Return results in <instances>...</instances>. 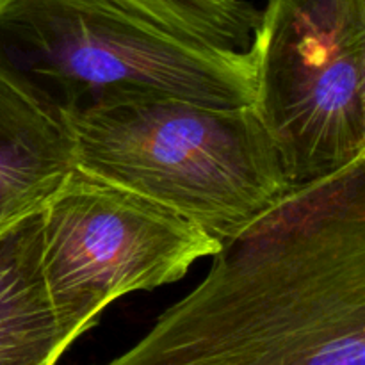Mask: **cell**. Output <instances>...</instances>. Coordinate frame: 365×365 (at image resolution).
Returning <instances> with one entry per match:
<instances>
[{
    "label": "cell",
    "instance_id": "52a82bcc",
    "mask_svg": "<svg viewBox=\"0 0 365 365\" xmlns=\"http://www.w3.org/2000/svg\"><path fill=\"white\" fill-rule=\"evenodd\" d=\"M77 339L43 285L36 216L0 241V365H57Z\"/></svg>",
    "mask_w": 365,
    "mask_h": 365
},
{
    "label": "cell",
    "instance_id": "277c9868",
    "mask_svg": "<svg viewBox=\"0 0 365 365\" xmlns=\"http://www.w3.org/2000/svg\"><path fill=\"white\" fill-rule=\"evenodd\" d=\"M253 110L292 189L365 157V0H267Z\"/></svg>",
    "mask_w": 365,
    "mask_h": 365
},
{
    "label": "cell",
    "instance_id": "ba28073f",
    "mask_svg": "<svg viewBox=\"0 0 365 365\" xmlns=\"http://www.w3.org/2000/svg\"><path fill=\"white\" fill-rule=\"evenodd\" d=\"M182 38L246 52L260 11L248 0H106Z\"/></svg>",
    "mask_w": 365,
    "mask_h": 365
},
{
    "label": "cell",
    "instance_id": "8992f818",
    "mask_svg": "<svg viewBox=\"0 0 365 365\" xmlns=\"http://www.w3.org/2000/svg\"><path fill=\"white\" fill-rule=\"evenodd\" d=\"M73 170L59 110L0 64V241L39 216Z\"/></svg>",
    "mask_w": 365,
    "mask_h": 365
},
{
    "label": "cell",
    "instance_id": "3957f363",
    "mask_svg": "<svg viewBox=\"0 0 365 365\" xmlns=\"http://www.w3.org/2000/svg\"><path fill=\"white\" fill-rule=\"evenodd\" d=\"M0 64L59 113L141 98L255 100L253 45H203L106 0H0Z\"/></svg>",
    "mask_w": 365,
    "mask_h": 365
},
{
    "label": "cell",
    "instance_id": "6da1fadb",
    "mask_svg": "<svg viewBox=\"0 0 365 365\" xmlns=\"http://www.w3.org/2000/svg\"><path fill=\"white\" fill-rule=\"evenodd\" d=\"M102 365H365V157L296 187Z\"/></svg>",
    "mask_w": 365,
    "mask_h": 365
},
{
    "label": "cell",
    "instance_id": "7a4b0ae2",
    "mask_svg": "<svg viewBox=\"0 0 365 365\" xmlns=\"http://www.w3.org/2000/svg\"><path fill=\"white\" fill-rule=\"evenodd\" d=\"M61 116L75 170L173 210L221 245L292 191L253 106L141 98Z\"/></svg>",
    "mask_w": 365,
    "mask_h": 365
},
{
    "label": "cell",
    "instance_id": "5b68a950",
    "mask_svg": "<svg viewBox=\"0 0 365 365\" xmlns=\"http://www.w3.org/2000/svg\"><path fill=\"white\" fill-rule=\"evenodd\" d=\"M221 248L173 210L77 170L39 214L43 285L77 337L113 302L175 284Z\"/></svg>",
    "mask_w": 365,
    "mask_h": 365
}]
</instances>
